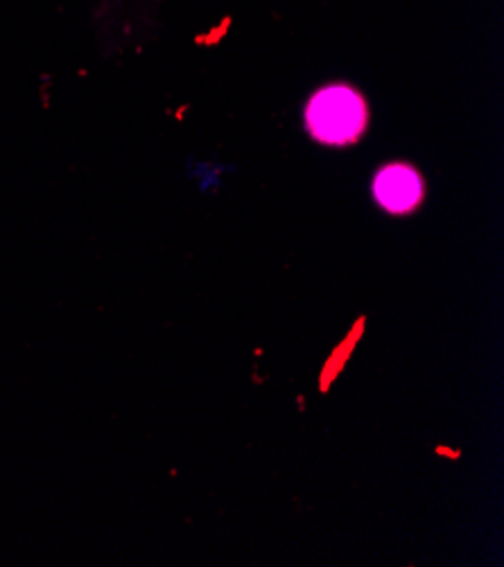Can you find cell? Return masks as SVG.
Instances as JSON below:
<instances>
[{
	"label": "cell",
	"instance_id": "1",
	"mask_svg": "<svg viewBox=\"0 0 504 567\" xmlns=\"http://www.w3.org/2000/svg\"><path fill=\"white\" fill-rule=\"evenodd\" d=\"M306 123L310 136L323 145L356 143L367 127V102L347 84H330L308 102Z\"/></svg>",
	"mask_w": 504,
	"mask_h": 567
},
{
	"label": "cell",
	"instance_id": "2",
	"mask_svg": "<svg viewBox=\"0 0 504 567\" xmlns=\"http://www.w3.org/2000/svg\"><path fill=\"white\" fill-rule=\"evenodd\" d=\"M373 195L378 204L389 213H410L423 199V182L421 175L410 165H387L376 175Z\"/></svg>",
	"mask_w": 504,
	"mask_h": 567
}]
</instances>
